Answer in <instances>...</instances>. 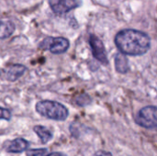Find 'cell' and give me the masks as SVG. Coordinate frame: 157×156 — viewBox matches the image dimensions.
<instances>
[{
	"mask_svg": "<svg viewBox=\"0 0 157 156\" xmlns=\"http://www.w3.org/2000/svg\"><path fill=\"white\" fill-rule=\"evenodd\" d=\"M115 68L120 74H126L129 71V62L124 54L120 52L115 55Z\"/></svg>",
	"mask_w": 157,
	"mask_h": 156,
	"instance_id": "30bf717a",
	"label": "cell"
},
{
	"mask_svg": "<svg viewBox=\"0 0 157 156\" xmlns=\"http://www.w3.org/2000/svg\"><path fill=\"white\" fill-rule=\"evenodd\" d=\"M52 10L56 14H65L82 5V0H49Z\"/></svg>",
	"mask_w": 157,
	"mask_h": 156,
	"instance_id": "8992f818",
	"label": "cell"
},
{
	"mask_svg": "<svg viewBox=\"0 0 157 156\" xmlns=\"http://www.w3.org/2000/svg\"><path fill=\"white\" fill-rule=\"evenodd\" d=\"M95 156H113L109 152H106V151H103V150H100V151H98L96 154H95Z\"/></svg>",
	"mask_w": 157,
	"mask_h": 156,
	"instance_id": "5bb4252c",
	"label": "cell"
},
{
	"mask_svg": "<svg viewBox=\"0 0 157 156\" xmlns=\"http://www.w3.org/2000/svg\"><path fill=\"white\" fill-rule=\"evenodd\" d=\"M10 119H11V112L6 108L0 107V120H10Z\"/></svg>",
	"mask_w": 157,
	"mask_h": 156,
	"instance_id": "4fadbf2b",
	"label": "cell"
},
{
	"mask_svg": "<svg viewBox=\"0 0 157 156\" xmlns=\"http://www.w3.org/2000/svg\"><path fill=\"white\" fill-rule=\"evenodd\" d=\"M156 107L148 106L142 108L135 117V122L145 129H155L157 126Z\"/></svg>",
	"mask_w": 157,
	"mask_h": 156,
	"instance_id": "277c9868",
	"label": "cell"
},
{
	"mask_svg": "<svg viewBox=\"0 0 157 156\" xmlns=\"http://www.w3.org/2000/svg\"><path fill=\"white\" fill-rule=\"evenodd\" d=\"M69 40L63 37H47L39 45L42 50H48L53 54H61L65 52L69 48Z\"/></svg>",
	"mask_w": 157,
	"mask_h": 156,
	"instance_id": "3957f363",
	"label": "cell"
},
{
	"mask_svg": "<svg viewBox=\"0 0 157 156\" xmlns=\"http://www.w3.org/2000/svg\"><path fill=\"white\" fill-rule=\"evenodd\" d=\"M33 131L38 135V137L40 139V141H41L42 143H49L53 138L52 133L47 128H45L44 126L36 125L33 128Z\"/></svg>",
	"mask_w": 157,
	"mask_h": 156,
	"instance_id": "8fae6325",
	"label": "cell"
},
{
	"mask_svg": "<svg viewBox=\"0 0 157 156\" xmlns=\"http://www.w3.org/2000/svg\"><path fill=\"white\" fill-rule=\"evenodd\" d=\"M36 111L49 120H65L69 115L68 109L62 104L52 100H42L36 104Z\"/></svg>",
	"mask_w": 157,
	"mask_h": 156,
	"instance_id": "7a4b0ae2",
	"label": "cell"
},
{
	"mask_svg": "<svg viewBox=\"0 0 157 156\" xmlns=\"http://www.w3.org/2000/svg\"><path fill=\"white\" fill-rule=\"evenodd\" d=\"M27 68L22 64H12L6 70V79L10 82H15L24 74Z\"/></svg>",
	"mask_w": 157,
	"mask_h": 156,
	"instance_id": "ba28073f",
	"label": "cell"
},
{
	"mask_svg": "<svg viewBox=\"0 0 157 156\" xmlns=\"http://www.w3.org/2000/svg\"><path fill=\"white\" fill-rule=\"evenodd\" d=\"M47 154H48V150L46 148L31 149L27 151V156H46Z\"/></svg>",
	"mask_w": 157,
	"mask_h": 156,
	"instance_id": "7c38bea8",
	"label": "cell"
},
{
	"mask_svg": "<svg viewBox=\"0 0 157 156\" xmlns=\"http://www.w3.org/2000/svg\"><path fill=\"white\" fill-rule=\"evenodd\" d=\"M115 44L121 53L131 56L145 54L151 48L150 37L140 30L122 29L115 37Z\"/></svg>",
	"mask_w": 157,
	"mask_h": 156,
	"instance_id": "6da1fadb",
	"label": "cell"
},
{
	"mask_svg": "<svg viewBox=\"0 0 157 156\" xmlns=\"http://www.w3.org/2000/svg\"><path fill=\"white\" fill-rule=\"evenodd\" d=\"M29 147V143L22 138H17L9 143L6 147V152L11 154H20L28 150Z\"/></svg>",
	"mask_w": 157,
	"mask_h": 156,
	"instance_id": "52a82bcc",
	"label": "cell"
},
{
	"mask_svg": "<svg viewBox=\"0 0 157 156\" xmlns=\"http://www.w3.org/2000/svg\"><path fill=\"white\" fill-rule=\"evenodd\" d=\"M89 44L92 50L93 56L102 64L106 65L109 64V60L107 56V51L105 49V46L100 39H98L97 36L91 34L89 36Z\"/></svg>",
	"mask_w": 157,
	"mask_h": 156,
	"instance_id": "5b68a950",
	"label": "cell"
},
{
	"mask_svg": "<svg viewBox=\"0 0 157 156\" xmlns=\"http://www.w3.org/2000/svg\"><path fill=\"white\" fill-rule=\"evenodd\" d=\"M47 156H63V154H62V153H58V152H56V153H52V154H50L49 155Z\"/></svg>",
	"mask_w": 157,
	"mask_h": 156,
	"instance_id": "9a60e30c",
	"label": "cell"
},
{
	"mask_svg": "<svg viewBox=\"0 0 157 156\" xmlns=\"http://www.w3.org/2000/svg\"><path fill=\"white\" fill-rule=\"evenodd\" d=\"M15 24L11 20H0V40L10 37L15 31Z\"/></svg>",
	"mask_w": 157,
	"mask_h": 156,
	"instance_id": "9c48e42d",
	"label": "cell"
}]
</instances>
